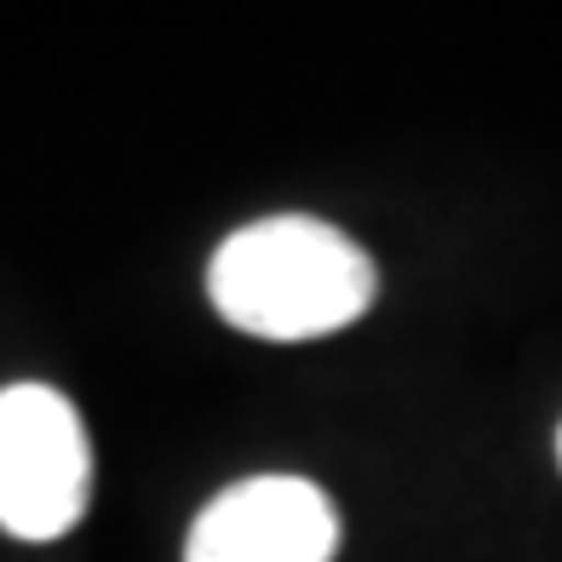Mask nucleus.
Wrapping results in <instances>:
<instances>
[{
	"instance_id": "nucleus-1",
	"label": "nucleus",
	"mask_w": 562,
	"mask_h": 562,
	"mask_svg": "<svg viewBox=\"0 0 562 562\" xmlns=\"http://www.w3.org/2000/svg\"><path fill=\"white\" fill-rule=\"evenodd\" d=\"M213 311L252 339L299 345L339 334L373 304V259L334 224L276 213L241 224L207 265Z\"/></svg>"
},
{
	"instance_id": "nucleus-2",
	"label": "nucleus",
	"mask_w": 562,
	"mask_h": 562,
	"mask_svg": "<svg viewBox=\"0 0 562 562\" xmlns=\"http://www.w3.org/2000/svg\"><path fill=\"white\" fill-rule=\"evenodd\" d=\"M92 448L81 414L53 385L0 391V533L58 540L87 517Z\"/></svg>"
},
{
	"instance_id": "nucleus-3",
	"label": "nucleus",
	"mask_w": 562,
	"mask_h": 562,
	"mask_svg": "<svg viewBox=\"0 0 562 562\" xmlns=\"http://www.w3.org/2000/svg\"><path fill=\"white\" fill-rule=\"evenodd\" d=\"M339 517L304 476H247L224 488L190 528L184 562H327Z\"/></svg>"
},
{
	"instance_id": "nucleus-4",
	"label": "nucleus",
	"mask_w": 562,
	"mask_h": 562,
	"mask_svg": "<svg viewBox=\"0 0 562 562\" xmlns=\"http://www.w3.org/2000/svg\"><path fill=\"white\" fill-rule=\"evenodd\" d=\"M557 465H562V430H557Z\"/></svg>"
}]
</instances>
